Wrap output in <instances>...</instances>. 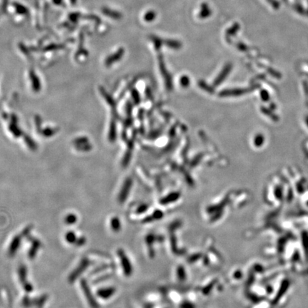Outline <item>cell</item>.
I'll use <instances>...</instances> for the list:
<instances>
[{
  "label": "cell",
  "instance_id": "obj_5",
  "mask_svg": "<svg viewBox=\"0 0 308 308\" xmlns=\"http://www.w3.org/2000/svg\"><path fill=\"white\" fill-rule=\"evenodd\" d=\"M181 84H182L183 86H186L189 84V79H188L187 77H183L182 79H181Z\"/></svg>",
  "mask_w": 308,
  "mask_h": 308
},
{
  "label": "cell",
  "instance_id": "obj_2",
  "mask_svg": "<svg viewBox=\"0 0 308 308\" xmlns=\"http://www.w3.org/2000/svg\"><path fill=\"white\" fill-rule=\"evenodd\" d=\"M243 93V91L239 89H231V90H227V91H224L223 92L221 93L222 96H235V95H239Z\"/></svg>",
  "mask_w": 308,
  "mask_h": 308
},
{
  "label": "cell",
  "instance_id": "obj_3",
  "mask_svg": "<svg viewBox=\"0 0 308 308\" xmlns=\"http://www.w3.org/2000/svg\"><path fill=\"white\" fill-rule=\"evenodd\" d=\"M114 293V290L112 289H106V290H102L99 291L98 294L101 297L103 298H108L110 295H111Z\"/></svg>",
  "mask_w": 308,
  "mask_h": 308
},
{
  "label": "cell",
  "instance_id": "obj_1",
  "mask_svg": "<svg viewBox=\"0 0 308 308\" xmlns=\"http://www.w3.org/2000/svg\"><path fill=\"white\" fill-rule=\"evenodd\" d=\"M230 70H231V67H226V68H225L222 73H221V74L218 76V77L216 79L215 81V85H218V84H221V83L226 79V77L228 76V74L229 73Z\"/></svg>",
  "mask_w": 308,
  "mask_h": 308
},
{
  "label": "cell",
  "instance_id": "obj_4",
  "mask_svg": "<svg viewBox=\"0 0 308 308\" xmlns=\"http://www.w3.org/2000/svg\"><path fill=\"white\" fill-rule=\"evenodd\" d=\"M75 220H76L75 215H70L67 217V223H74V222H75Z\"/></svg>",
  "mask_w": 308,
  "mask_h": 308
}]
</instances>
